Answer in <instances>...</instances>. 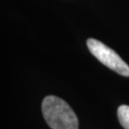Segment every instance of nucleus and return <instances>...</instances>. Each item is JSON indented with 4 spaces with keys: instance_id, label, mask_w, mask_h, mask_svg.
Wrapping results in <instances>:
<instances>
[{
    "instance_id": "2",
    "label": "nucleus",
    "mask_w": 129,
    "mask_h": 129,
    "mask_svg": "<svg viewBox=\"0 0 129 129\" xmlns=\"http://www.w3.org/2000/svg\"><path fill=\"white\" fill-rule=\"evenodd\" d=\"M87 47L91 54L100 60L102 64L121 76L129 77V66L114 50H112L105 44L95 38L88 39Z\"/></svg>"
},
{
    "instance_id": "1",
    "label": "nucleus",
    "mask_w": 129,
    "mask_h": 129,
    "mask_svg": "<svg viewBox=\"0 0 129 129\" xmlns=\"http://www.w3.org/2000/svg\"><path fill=\"white\" fill-rule=\"evenodd\" d=\"M42 114L52 129H78V120L67 102L55 96H47L41 105Z\"/></svg>"
},
{
    "instance_id": "3",
    "label": "nucleus",
    "mask_w": 129,
    "mask_h": 129,
    "mask_svg": "<svg viewBox=\"0 0 129 129\" xmlns=\"http://www.w3.org/2000/svg\"><path fill=\"white\" fill-rule=\"evenodd\" d=\"M118 118L121 126L124 129H129V105L122 104L119 106Z\"/></svg>"
}]
</instances>
